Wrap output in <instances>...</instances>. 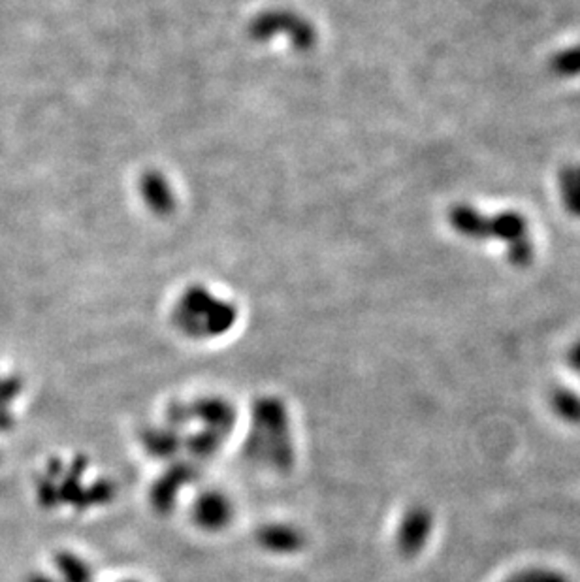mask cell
Wrapping results in <instances>:
<instances>
[{"mask_svg":"<svg viewBox=\"0 0 580 582\" xmlns=\"http://www.w3.org/2000/svg\"><path fill=\"white\" fill-rule=\"evenodd\" d=\"M454 232L471 241H488L496 238L506 245V251L514 266H528L533 260V238L528 219L518 211H501L498 216H484L477 208L454 206L449 213Z\"/></svg>","mask_w":580,"mask_h":582,"instance_id":"6da1fadb","label":"cell"},{"mask_svg":"<svg viewBox=\"0 0 580 582\" xmlns=\"http://www.w3.org/2000/svg\"><path fill=\"white\" fill-rule=\"evenodd\" d=\"M434 530V516L430 509L426 507H413L411 509L400 524L398 531V547L402 554L415 556L426 547L430 539V533Z\"/></svg>","mask_w":580,"mask_h":582,"instance_id":"7a4b0ae2","label":"cell"},{"mask_svg":"<svg viewBox=\"0 0 580 582\" xmlns=\"http://www.w3.org/2000/svg\"><path fill=\"white\" fill-rule=\"evenodd\" d=\"M558 189L563 208L580 219V164L563 168L558 176Z\"/></svg>","mask_w":580,"mask_h":582,"instance_id":"3957f363","label":"cell"},{"mask_svg":"<svg viewBox=\"0 0 580 582\" xmlns=\"http://www.w3.org/2000/svg\"><path fill=\"white\" fill-rule=\"evenodd\" d=\"M556 415L569 424H580V394L569 389H556L551 396Z\"/></svg>","mask_w":580,"mask_h":582,"instance_id":"277c9868","label":"cell"},{"mask_svg":"<svg viewBox=\"0 0 580 582\" xmlns=\"http://www.w3.org/2000/svg\"><path fill=\"white\" fill-rule=\"evenodd\" d=\"M548 68H551L554 75L563 80L580 78V45H573V48L558 51L551 59V63H548Z\"/></svg>","mask_w":580,"mask_h":582,"instance_id":"5b68a950","label":"cell"},{"mask_svg":"<svg viewBox=\"0 0 580 582\" xmlns=\"http://www.w3.org/2000/svg\"><path fill=\"white\" fill-rule=\"evenodd\" d=\"M21 390V381L18 377H8L0 381V430H10L13 424V417L8 409L10 402Z\"/></svg>","mask_w":580,"mask_h":582,"instance_id":"8992f818","label":"cell"},{"mask_svg":"<svg viewBox=\"0 0 580 582\" xmlns=\"http://www.w3.org/2000/svg\"><path fill=\"white\" fill-rule=\"evenodd\" d=\"M506 582H573V580L568 575H563L554 570L531 568V570H524L521 573L513 575Z\"/></svg>","mask_w":580,"mask_h":582,"instance_id":"52a82bcc","label":"cell"},{"mask_svg":"<svg viewBox=\"0 0 580 582\" xmlns=\"http://www.w3.org/2000/svg\"><path fill=\"white\" fill-rule=\"evenodd\" d=\"M569 366L580 375V342L575 343L569 350Z\"/></svg>","mask_w":580,"mask_h":582,"instance_id":"ba28073f","label":"cell"}]
</instances>
